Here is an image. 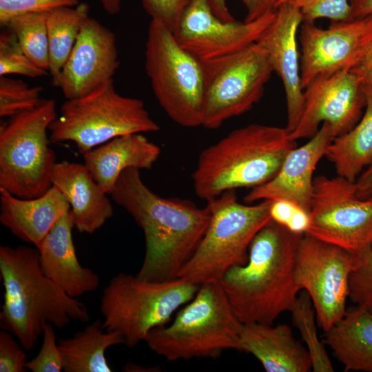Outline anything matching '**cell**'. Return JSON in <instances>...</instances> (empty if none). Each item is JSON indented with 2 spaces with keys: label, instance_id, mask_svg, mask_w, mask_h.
I'll return each mask as SVG.
<instances>
[{
  "label": "cell",
  "instance_id": "1",
  "mask_svg": "<svg viewBox=\"0 0 372 372\" xmlns=\"http://www.w3.org/2000/svg\"><path fill=\"white\" fill-rule=\"evenodd\" d=\"M109 195L143 231L145 251L136 276L150 281L177 278L207 227L210 214L207 206L156 194L135 168L121 174Z\"/></svg>",
  "mask_w": 372,
  "mask_h": 372
},
{
  "label": "cell",
  "instance_id": "2",
  "mask_svg": "<svg viewBox=\"0 0 372 372\" xmlns=\"http://www.w3.org/2000/svg\"><path fill=\"white\" fill-rule=\"evenodd\" d=\"M303 235L271 219L252 240L247 263L223 276L220 282L242 323L273 324L282 313L289 311L301 291L294 268Z\"/></svg>",
  "mask_w": 372,
  "mask_h": 372
},
{
  "label": "cell",
  "instance_id": "3",
  "mask_svg": "<svg viewBox=\"0 0 372 372\" xmlns=\"http://www.w3.org/2000/svg\"><path fill=\"white\" fill-rule=\"evenodd\" d=\"M0 273L4 289L0 325L23 349H33L46 324L63 329L72 320H89L85 305L43 272L37 247L1 245Z\"/></svg>",
  "mask_w": 372,
  "mask_h": 372
},
{
  "label": "cell",
  "instance_id": "4",
  "mask_svg": "<svg viewBox=\"0 0 372 372\" xmlns=\"http://www.w3.org/2000/svg\"><path fill=\"white\" fill-rule=\"evenodd\" d=\"M286 127L252 123L204 149L192 174L196 195L208 201L239 188H254L276 176L297 147Z\"/></svg>",
  "mask_w": 372,
  "mask_h": 372
},
{
  "label": "cell",
  "instance_id": "5",
  "mask_svg": "<svg viewBox=\"0 0 372 372\" xmlns=\"http://www.w3.org/2000/svg\"><path fill=\"white\" fill-rule=\"evenodd\" d=\"M243 323L220 282L200 285L174 320L152 329L145 342L167 361L216 358L225 350L240 351Z\"/></svg>",
  "mask_w": 372,
  "mask_h": 372
},
{
  "label": "cell",
  "instance_id": "6",
  "mask_svg": "<svg viewBox=\"0 0 372 372\" xmlns=\"http://www.w3.org/2000/svg\"><path fill=\"white\" fill-rule=\"evenodd\" d=\"M271 200L240 203L236 190L207 201L210 219L198 247L177 278L200 285L220 282L231 268L245 265L254 236L270 220Z\"/></svg>",
  "mask_w": 372,
  "mask_h": 372
},
{
  "label": "cell",
  "instance_id": "7",
  "mask_svg": "<svg viewBox=\"0 0 372 372\" xmlns=\"http://www.w3.org/2000/svg\"><path fill=\"white\" fill-rule=\"evenodd\" d=\"M199 286L180 278L150 281L119 273L103 291V327L120 333L124 344L132 348L145 341L152 329L167 324L174 312L194 297Z\"/></svg>",
  "mask_w": 372,
  "mask_h": 372
},
{
  "label": "cell",
  "instance_id": "8",
  "mask_svg": "<svg viewBox=\"0 0 372 372\" xmlns=\"http://www.w3.org/2000/svg\"><path fill=\"white\" fill-rule=\"evenodd\" d=\"M159 130L143 101L121 95L112 79L85 96L67 99L49 127V138L53 143L73 142L84 154L122 135Z\"/></svg>",
  "mask_w": 372,
  "mask_h": 372
},
{
  "label": "cell",
  "instance_id": "9",
  "mask_svg": "<svg viewBox=\"0 0 372 372\" xmlns=\"http://www.w3.org/2000/svg\"><path fill=\"white\" fill-rule=\"evenodd\" d=\"M56 102L43 99L37 107L9 118L0 128V189L33 198L52 186L56 156L48 131L57 117Z\"/></svg>",
  "mask_w": 372,
  "mask_h": 372
},
{
  "label": "cell",
  "instance_id": "10",
  "mask_svg": "<svg viewBox=\"0 0 372 372\" xmlns=\"http://www.w3.org/2000/svg\"><path fill=\"white\" fill-rule=\"evenodd\" d=\"M145 69L159 105L185 127L202 125L206 74L204 66L178 42L173 32L151 20Z\"/></svg>",
  "mask_w": 372,
  "mask_h": 372
},
{
  "label": "cell",
  "instance_id": "11",
  "mask_svg": "<svg viewBox=\"0 0 372 372\" xmlns=\"http://www.w3.org/2000/svg\"><path fill=\"white\" fill-rule=\"evenodd\" d=\"M205 70L201 126L211 130L250 110L262 97L265 85L273 72L259 41Z\"/></svg>",
  "mask_w": 372,
  "mask_h": 372
},
{
  "label": "cell",
  "instance_id": "12",
  "mask_svg": "<svg viewBox=\"0 0 372 372\" xmlns=\"http://www.w3.org/2000/svg\"><path fill=\"white\" fill-rule=\"evenodd\" d=\"M310 223L304 234L357 253L372 246V195H357L340 176L313 179Z\"/></svg>",
  "mask_w": 372,
  "mask_h": 372
},
{
  "label": "cell",
  "instance_id": "13",
  "mask_svg": "<svg viewBox=\"0 0 372 372\" xmlns=\"http://www.w3.org/2000/svg\"><path fill=\"white\" fill-rule=\"evenodd\" d=\"M355 254L304 234L298 247L294 273L301 290L309 295L316 322L327 332L347 311L349 276Z\"/></svg>",
  "mask_w": 372,
  "mask_h": 372
},
{
  "label": "cell",
  "instance_id": "14",
  "mask_svg": "<svg viewBox=\"0 0 372 372\" xmlns=\"http://www.w3.org/2000/svg\"><path fill=\"white\" fill-rule=\"evenodd\" d=\"M276 10L252 21L227 22L213 13L207 0H192L174 34L179 44L207 68L258 42L273 22Z\"/></svg>",
  "mask_w": 372,
  "mask_h": 372
},
{
  "label": "cell",
  "instance_id": "15",
  "mask_svg": "<svg viewBox=\"0 0 372 372\" xmlns=\"http://www.w3.org/2000/svg\"><path fill=\"white\" fill-rule=\"evenodd\" d=\"M365 104L364 87L349 70L318 76L304 89L302 114L291 137L310 138L323 123L335 137L342 135L357 124Z\"/></svg>",
  "mask_w": 372,
  "mask_h": 372
},
{
  "label": "cell",
  "instance_id": "16",
  "mask_svg": "<svg viewBox=\"0 0 372 372\" xmlns=\"http://www.w3.org/2000/svg\"><path fill=\"white\" fill-rule=\"evenodd\" d=\"M119 65L114 34L90 17L52 84L66 99L79 98L113 79Z\"/></svg>",
  "mask_w": 372,
  "mask_h": 372
},
{
  "label": "cell",
  "instance_id": "17",
  "mask_svg": "<svg viewBox=\"0 0 372 372\" xmlns=\"http://www.w3.org/2000/svg\"><path fill=\"white\" fill-rule=\"evenodd\" d=\"M366 27L365 17L333 22L327 28L314 23L300 27V76L304 89L316 78L352 67Z\"/></svg>",
  "mask_w": 372,
  "mask_h": 372
},
{
  "label": "cell",
  "instance_id": "18",
  "mask_svg": "<svg viewBox=\"0 0 372 372\" xmlns=\"http://www.w3.org/2000/svg\"><path fill=\"white\" fill-rule=\"evenodd\" d=\"M335 137L331 126L327 123L322 124L307 143L288 153L274 177L251 189L245 196L244 201L251 204L263 200H287L309 212L313 172Z\"/></svg>",
  "mask_w": 372,
  "mask_h": 372
},
{
  "label": "cell",
  "instance_id": "19",
  "mask_svg": "<svg viewBox=\"0 0 372 372\" xmlns=\"http://www.w3.org/2000/svg\"><path fill=\"white\" fill-rule=\"evenodd\" d=\"M302 22L297 8L287 2L282 3L276 8L273 22L259 40L268 54L273 71L283 84L287 112L285 127L290 134L297 126L304 103L297 43L298 31Z\"/></svg>",
  "mask_w": 372,
  "mask_h": 372
},
{
  "label": "cell",
  "instance_id": "20",
  "mask_svg": "<svg viewBox=\"0 0 372 372\" xmlns=\"http://www.w3.org/2000/svg\"><path fill=\"white\" fill-rule=\"evenodd\" d=\"M74 227L71 210L54 224L37 247L43 272L72 298L94 291L99 276L90 268L83 267L76 256L72 238Z\"/></svg>",
  "mask_w": 372,
  "mask_h": 372
},
{
  "label": "cell",
  "instance_id": "21",
  "mask_svg": "<svg viewBox=\"0 0 372 372\" xmlns=\"http://www.w3.org/2000/svg\"><path fill=\"white\" fill-rule=\"evenodd\" d=\"M52 185L67 198L74 227L93 234L113 216V207L103 189L94 180L84 164L63 161L56 163Z\"/></svg>",
  "mask_w": 372,
  "mask_h": 372
},
{
  "label": "cell",
  "instance_id": "22",
  "mask_svg": "<svg viewBox=\"0 0 372 372\" xmlns=\"http://www.w3.org/2000/svg\"><path fill=\"white\" fill-rule=\"evenodd\" d=\"M240 351L252 354L267 372H309L308 350L286 324L249 322L242 324Z\"/></svg>",
  "mask_w": 372,
  "mask_h": 372
},
{
  "label": "cell",
  "instance_id": "23",
  "mask_svg": "<svg viewBox=\"0 0 372 372\" xmlns=\"http://www.w3.org/2000/svg\"><path fill=\"white\" fill-rule=\"evenodd\" d=\"M69 209L70 204L56 187L33 198H21L0 189V221L21 240L37 247Z\"/></svg>",
  "mask_w": 372,
  "mask_h": 372
},
{
  "label": "cell",
  "instance_id": "24",
  "mask_svg": "<svg viewBox=\"0 0 372 372\" xmlns=\"http://www.w3.org/2000/svg\"><path fill=\"white\" fill-rule=\"evenodd\" d=\"M160 154L159 146L142 133H134L116 137L83 155L94 180L110 194L124 170H149Z\"/></svg>",
  "mask_w": 372,
  "mask_h": 372
},
{
  "label": "cell",
  "instance_id": "25",
  "mask_svg": "<svg viewBox=\"0 0 372 372\" xmlns=\"http://www.w3.org/2000/svg\"><path fill=\"white\" fill-rule=\"evenodd\" d=\"M324 344L343 364L344 371L372 372V312L355 305L324 332Z\"/></svg>",
  "mask_w": 372,
  "mask_h": 372
},
{
  "label": "cell",
  "instance_id": "26",
  "mask_svg": "<svg viewBox=\"0 0 372 372\" xmlns=\"http://www.w3.org/2000/svg\"><path fill=\"white\" fill-rule=\"evenodd\" d=\"M122 335L103 329L95 320L72 337L61 340L58 344L65 372H111L105 355L114 345L124 344Z\"/></svg>",
  "mask_w": 372,
  "mask_h": 372
},
{
  "label": "cell",
  "instance_id": "27",
  "mask_svg": "<svg viewBox=\"0 0 372 372\" xmlns=\"http://www.w3.org/2000/svg\"><path fill=\"white\" fill-rule=\"evenodd\" d=\"M364 90L363 116L352 129L335 137L325 153L337 175L353 182L372 164V89L364 87Z\"/></svg>",
  "mask_w": 372,
  "mask_h": 372
},
{
  "label": "cell",
  "instance_id": "28",
  "mask_svg": "<svg viewBox=\"0 0 372 372\" xmlns=\"http://www.w3.org/2000/svg\"><path fill=\"white\" fill-rule=\"evenodd\" d=\"M90 6L79 3L49 13L47 20L49 43V72L54 83L66 63L78 36L90 18Z\"/></svg>",
  "mask_w": 372,
  "mask_h": 372
},
{
  "label": "cell",
  "instance_id": "29",
  "mask_svg": "<svg viewBox=\"0 0 372 372\" xmlns=\"http://www.w3.org/2000/svg\"><path fill=\"white\" fill-rule=\"evenodd\" d=\"M49 13H28L12 19L6 28L17 36L27 56L39 68L49 72L47 20Z\"/></svg>",
  "mask_w": 372,
  "mask_h": 372
},
{
  "label": "cell",
  "instance_id": "30",
  "mask_svg": "<svg viewBox=\"0 0 372 372\" xmlns=\"http://www.w3.org/2000/svg\"><path fill=\"white\" fill-rule=\"evenodd\" d=\"M289 311L309 351L314 372H333V365L319 340L316 325V313L309 293L304 289L299 292Z\"/></svg>",
  "mask_w": 372,
  "mask_h": 372
},
{
  "label": "cell",
  "instance_id": "31",
  "mask_svg": "<svg viewBox=\"0 0 372 372\" xmlns=\"http://www.w3.org/2000/svg\"><path fill=\"white\" fill-rule=\"evenodd\" d=\"M41 86L30 87L21 80L0 76V116L11 117L39 106L43 99Z\"/></svg>",
  "mask_w": 372,
  "mask_h": 372
},
{
  "label": "cell",
  "instance_id": "32",
  "mask_svg": "<svg viewBox=\"0 0 372 372\" xmlns=\"http://www.w3.org/2000/svg\"><path fill=\"white\" fill-rule=\"evenodd\" d=\"M48 71L34 64L21 48L15 34L9 28L0 34V76L21 74L28 77L44 76Z\"/></svg>",
  "mask_w": 372,
  "mask_h": 372
},
{
  "label": "cell",
  "instance_id": "33",
  "mask_svg": "<svg viewBox=\"0 0 372 372\" xmlns=\"http://www.w3.org/2000/svg\"><path fill=\"white\" fill-rule=\"evenodd\" d=\"M355 254L349 276V298L355 305L372 312V246Z\"/></svg>",
  "mask_w": 372,
  "mask_h": 372
},
{
  "label": "cell",
  "instance_id": "34",
  "mask_svg": "<svg viewBox=\"0 0 372 372\" xmlns=\"http://www.w3.org/2000/svg\"><path fill=\"white\" fill-rule=\"evenodd\" d=\"M284 2L300 11L304 23H314L322 18L333 22L352 20L350 0H280L276 8Z\"/></svg>",
  "mask_w": 372,
  "mask_h": 372
},
{
  "label": "cell",
  "instance_id": "35",
  "mask_svg": "<svg viewBox=\"0 0 372 372\" xmlns=\"http://www.w3.org/2000/svg\"><path fill=\"white\" fill-rule=\"evenodd\" d=\"M79 0H0V25L6 28L13 18L28 13H50L64 7H74Z\"/></svg>",
  "mask_w": 372,
  "mask_h": 372
},
{
  "label": "cell",
  "instance_id": "36",
  "mask_svg": "<svg viewBox=\"0 0 372 372\" xmlns=\"http://www.w3.org/2000/svg\"><path fill=\"white\" fill-rule=\"evenodd\" d=\"M43 341L38 354L25 363L32 372H60L63 371L61 352L56 340L54 326L46 324L42 333Z\"/></svg>",
  "mask_w": 372,
  "mask_h": 372
},
{
  "label": "cell",
  "instance_id": "37",
  "mask_svg": "<svg viewBox=\"0 0 372 372\" xmlns=\"http://www.w3.org/2000/svg\"><path fill=\"white\" fill-rule=\"evenodd\" d=\"M269 216L273 221L298 234H304L310 223L309 212L287 200H271Z\"/></svg>",
  "mask_w": 372,
  "mask_h": 372
},
{
  "label": "cell",
  "instance_id": "38",
  "mask_svg": "<svg viewBox=\"0 0 372 372\" xmlns=\"http://www.w3.org/2000/svg\"><path fill=\"white\" fill-rule=\"evenodd\" d=\"M192 1L141 0V3L152 20L161 23L174 32L185 10Z\"/></svg>",
  "mask_w": 372,
  "mask_h": 372
},
{
  "label": "cell",
  "instance_id": "39",
  "mask_svg": "<svg viewBox=\"0 0 372 372\" xmlns=\"http://www.w3.org/2000/svg\"><path fill=\"white\" fill-rule=\"evenodd\" d=\"M366 27L356 59L349 70L363 87L372 89V13L365 17Z\"/></svg>",
  "mask_w": 372,
  "mask_h": 372
},
{
  "label": "cell",
  "instance_id": "40",
  "mask_svg": "<svg viewBox=\"0 0 372 372\" xmlns=\"http://www.w3.org/2000/svg\"><path fill=\"white\" fill-rule=\"evenodd\" d=\"M245 6L247 15L245 21L256 20L265 14L276 9L278 0H241ZM213 13L224 21H233L236 19L229 12L227 0H207Z\"/></svg>",
  "mask_w": 372,
  "mask_h": 372
},
{
  "label": "cell",
  "instance_id": "41",
  "mask_svg": "<svg viewBox=\"0 0 372 372\" xmlns=\"http://www.w3.org/2000/svg\"><path fill=\"white\" fill-rule=\"evenodd\" d=\"M6 330L0 331V371L24 372L26 354L23 347Z\"/></svg>",
  "mask_w": 372,
  "mask_h": 372
},
{
  "label": "cell",
  "instance_id": "42",
  "mask_svg": "<svg viewBox=\"0 0 372 372\" xmlns=\"http://www.w3.org/2000/svg\"><path fill=\"white\" fill-rule=\"evenodd\" d=\"M355 186L358 196L365 198L372 195V164L359 175Z\"/></svg>",
  "mask_w": 372,
  "mask_h": 372
},
{
  "label": "cell",
  "instance_id": "43",
  "mask_svg": "<svg viewBox=\"0 0 372 372\" xmlns=\"http://www.w3.org/2000/svg\"><path fill=\"white\" fill-rule=\"evenodd\" d=\"M352 19H361L372 13V0H350Z\"/></svg>",
  "mask_w": 372,
  "mask_h": 372
},
{
  "label": "cell",
  "instance_id": "44",
  "mask_svg": "<svg viewBox=\"0 0 372 372\" xmlns=\"http://www.w3.org/2000/svg\"><path fill=\"white\" fill-rule=\"evenodd\" d=\"M104 10L111 14H118L121 10V0H100Z\"/></svg>",
  "mask_w": 372,
  "mask_h": 372
},
{
  "label": "cell",
  "instance_id": "45",
  "mask_svg": "<svg viewBox=\"0 0 372 372\" xmlns=\"http://www.w3.org/2000/svg\"><path fill=\"white\" fill-rule=\"evenodd\" d=\"M278 1H280V0H278ZM276 5H277V4H276Z\"/></svg>",
  "mask_w": 372,
  "mask_h": 372
}]
</instances>
